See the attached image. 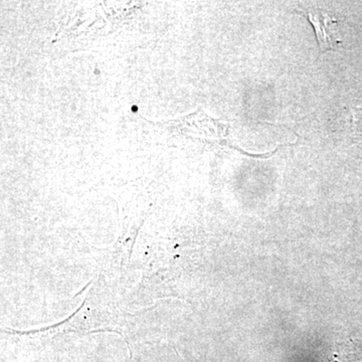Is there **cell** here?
Segmentation results:
<instances>
[{
	"mask_svg": "<svg viewBox=\"0 0 362 362\" xmlns=\"http://www.w3.org/2000/svg\"><path fill=\"white\" fill-rule=\"evenodd\" d=\"M305 16L313 25L321 52L337 49L341 44L338 35L337 21L322 11H308L305 13Z\"/></svg>",
	"mask_w": 362,
	"mask_h": 362,
	"instance_id": "obj_1",
	"label": "cell"
}]
</instances>
